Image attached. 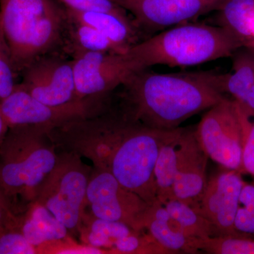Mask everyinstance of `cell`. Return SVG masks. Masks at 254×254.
<instances>
[{
    "mask_svg": "<svg viewBox=\"0 0 254 254\" xmlns=\"http://www.w3.org/2000/svg\"><path fill=\"white\" fill-rule=\"evenodd\" d=\"M184 128L161 130L132 120L120 105H106L60 127L58 148L91 160L94 168L111 173L127 190L149 204L158 200L155 166L167 142Z\"/></svg>",
    "mask_w": 254,
    "mask_h": 254,
    "instance_id": "obj_1",
    "label": "cell"
},
{
    "mask_svg": "<svg viewBox=\"0 0 254 254\" xmlns=\"http://www.w3.org/2000/svg\"><path fill=\"white\" fill-rule=\"evenodd\" d=\"M133 71L120 86V108L150 128L173 130L221 101L224 74L214 71Z\"/></svg>",
    "mask_w": 254,
    "mask_h": 254,
    "instance_id": "obj_2",
    "label": "cell"
},
{
    "mask_svg": "<svg viewBox=\"0 0 254 254\" xmlns=\"http://www.w3.org/2000/svg\"><path fill=\"white\" fill-rule=\"evenodd\" d=\"M243 45L220 26L184 23L158 32L125 53L133 71L154 66L190 67L231 56Z\"/></svg>",
    "mask_w": 254,
    "mask_h": 254,
    "instance_id": "obj_3",
    "label": "cell"
},
{
    "mask_svg": "<svg viewBox=\"0 0 254 254\" xmlns=\"http://www.w3.org/2000/svg\"><path fill=\"white\" fill-rule=\"evenodd\" d=\"M66 28V9L57 0H0V33L16 74L52 54Z\"/></svg>",
    "mask_w": 254,
    "mask_h": 254,
    "instance_id": "obj_4",
    "label": "cell"
},
{
    "mask_svg": "<svg viewBox=\"0 0 254 254\" xmlns=\"http://www.w3.org/2000/svg\"><path fill=\"white\" fill-rule=\"evenodd\" d=\"M48 133L35 127H9L0 143V191L16 216L36 200L58 162Z\"/></svg>",
    "mask_w": 254,
    "mask_h": 254,
    "instance_id": "obj_5",
    "label": "cell"
},
{
    "mask_svg": "<svg viewBox=\"0 0 254 254\" xmlns=\"http://www.w3.org/2000/svg\"><path fill=\"white\" fill-rule=\"evenodd\" d=\"M91 170L80 155L62 150L35 200L48 208L71 233H79Z\"/></svg>",
    "mask_w": 254,
    "mask_h": 254,
    "instance_id": "obj_6",
    "label": "cell"
},
{
    "mask_svg": "<svg viewBox=\"0 0 254 254\" xmlns=\"http://www.w3.org/2000/svg\"><path fill=\"white\" fill-rule=\"evenodd\" d=\"M195 134L213 161L230 170L242 167L244 130L236 101L226 98L202 117Z\"/></svg>",
    "mask_w": 254,
    "mask_h": 254,
    "instance_id": "obj_7",
    "label": "cell"
},
{
    "mask_svg": "<svg viewBox=\"0 0 254 254\" xmlns=\"http://www.w3.org/2000/svg\"><path fill=\"white\" fill-rule=\"evenodd\" d=\"M141 197L127 190L111 173L92 168L86 208L97 218L123 222L136 232L144 230L145 215L150 206Z\"/></svg>",
    "mask_w": 254,
    "mask_h": 254,
    "instance_id": "obj_8",
    "label": "cell"
},
{
    "mask_svg": "<svg viewBox=\"0 0 254 254\" xmlns=\"http://www.w3.org/2000/svg\"><path fill=\"white\" fill-rule=\"evenodd\" d=\"M98 100H79L61 106H51L33 98L16 84L14 91L0 103V113L8 127H35L48 133L74 119L86 116Z\"/></svg>",
    "mask_w": 254,
    "mask_h": 254,
    "instance_id": "obj_9",
    "label": "cell"
},
{
    "mask_svg": "<svg viewBox=\"0 0 254 254\" xmlns=\"http://www.w3.org/2000/svg\"><path fill=\"white\" fill-rule=\"evenodd\" d=\"M73 66L79 100L110 96L134 71L125 53L83 52L73 56Z\"/></svg>",
    "mask_w": 254,
    "mask_h": 254,
    "instance_id": "obj_10",
    "label": "cell"
},
{
    "mask_svg": "<svg viewBox=\"0 0 254 254\" xmlns=\"http://www.w3.org/2000/svg\"><path fill=\"white\" fill-rule=\"evenodd\" d=\"M21 74L22 81L18 84L45 104L61 106L79 101L76 98L73 60L45 55Z\"/></svg>",
    "mask_w": 254,
    "mask_h": 254,
    "instance_id": "obj_11",
    "label": "cell"
},
{
    "mask_svg": "<svg viewBox=\"0 0 254 254\" xmlns=\"http://www.w3.org/2000/svg\"><path fill=\"white\" fill-rule=\"evenodd\" d=\"M226 0H133L129 11L137 27L155 33L219 11Z\"/></svg>",
    "mask_w": 254,
    "mask_h": 254,
    "instance_id": "obj_12",
    "label": "cell"
},
{
    "mask_svg": "<svg viewBox=\"0 0 254 254\" xmlns=\"http://www.w3.org/2000/svg\"><path fill=\"white\" fill-rule=\"evenodd\" d=\"M209 157L197 140L195 130L184 128L179 139L175 198L194 208L206 188V168Z\"/></svg>",
    "mask_w": 254,
    "mask_h": 254,
    "instance_id": "obj_13",
    "label": "cell"
},
{
    "mask_svg": "<svg viewBox=\"0 0 254 254\" xmlns=\"http://www.w3.org/2000/svg\"><path fill=\"white\" fill-rule=\"evenodd\" d=\"M244 183L234 172L218 173L208 181L201 199L195 208L215 227L221 235H231L239 208Z\"/></svg>",
    "mask_w": 254,
    "mask_h": 254,
    "instance_id": "obj_14",
    "label": "cell"
},
{
    "mask_svg": "<svg viewBox=\"0 0 254 254\" xmlns=\"http://www.w3.org/2000/svg\"><path fill=\"white\" fill-rule=\"evenodd\" d=\"M16 228L39 253L43 247L68 238V230L44 205L37 201L31 203L17 216Z\"/></svg>",
    "mask_w": 254,
    "mask_h": 254,
    "instance_id": "obj_15",
    "label": "cell"
},
{
    "mask_svg": "<svg viewBox=\"0 0 254 254\" xmlns=\"http://www.w3.org/2000/svg\"><path fill=\"white\" fill-rule=\"evenodd\" d=\"M143 225L156 242L173 254L198 252L195 247L198 239L189 237L158 200L150 205Z\"/></svg>",
    "mask_w": 254,
    "mask_h": 254,
    "instance_id": "obj_16",
    "label": "cell"
},
{
    "mask_svg": "<svg viewBox=\"0 0 254 254\" xmlns=\"http://www.w3.org/2000/svg\"><path fill=\"white\" fill-rule=\"evenodd\" d=\"M69 20L88 25L101 32L125 53L139 41L140 30L129 16L100 11H78L66 9Z\"/></svg>",
    "mask_w": 254,
    "mask_h": 254,
    "instance_id": "obj_17",
    "label": "cell"
},
{
    "mask_svg": "<svg viewBox=\"0 0 254 254\" xmlns=\"http://www.w3.org/2000/svg\"><path fill=\"white\" fill-rule=\"evenodd\" d=\"M219 15L220 26L234 35L243 45L252 40L250 21L254 12V0H226Z\"/></svg>",
    "mask_w": 254,
    "mask_h": 254,
    "instance_id": "obj_18",
    "label": "cell"
},
{
    "mask_svg": "<svg viewBox=\"0 0 254 254\" xmlns=\"http://www.w3.org/2000/svg\"><path fill=\"white\" fill-rule=\"evenodd\" d=\"M182 131L162 147L155 164L157 198L162 204L175 198L173 187L176 176L177 146Z\"/></svg>",
    "mask_w": 254,
    "mask_h": 254,
    "instance_id": "obj_19",
    "label": "cell"
},
{
    "mask_svg": "<svg viewBox=\"0 0 254 254\" xmlns=\"http://www.w3.org/2000/svg\"><path fill=\"white\" fill-rule=\"evenodd\" d=\"M67 37L69 38L71 46L74 48L75 55L83 52L125 53L101 32L88 25L71 21L68 18L66 38Z\"/></svg>",
    "mask_w": 254,
    "mask_h": 254,
    "instance_id": "obj_20",
    "label": "cell"
},
{
    "mask_svg": "<svg viewBox=\"0 0 254 254\" xmlns=\"http://www.w3.org/2000/svg\"><path fill=\"white\" fill-rule=\"evenodd\" d=\"M254 85V49L247 47L234 56L232 72L224 74L223 89L240 101Z\"/></svg>",
    "mask_w": 254,
    "mask_h": 254,
    "instance_id": "obj_21",
    "label": "cell"
},
{
    "mask_svg": "<svg viewBox=\"0 0 254 254\" xmlns=\"http://www.w3.org/2000/svg\"><path fill=\"white\" fill-rule=\"evenodd\" d=\"M163 205L189 237L205 239L220 236V232L213 224L190 205L176 198L168 200Z\"/></svg>",
    "mask_w": 254,
    "mask_h": 254,
    "instance_id": "obj_22",
    "label": "cell"
},
{
    "mask_svg": "<svg viewBox=\"0 0 254 254\" xmlns=\"http://www.w3.org/2000/svg\"><path fill=\"white\" fill-rule=\"evenodd\" d=\"M197 250L213 254H254V241L228 235L198 239Z\"/></svg>",
    "mask_w": 254,
    "mask_h": 254,
    "instance_id": "obj_23",
    "label": "cell"
},
{
    "mask_svg": "<svg viewBox=\"0 0 254 254\" xmlns=\"http://www.w3.org/2000/svg\"><path fill=\"white\" fill-rule=\"evenodd\" d=\"M135 232L115 241L110 252L114 254H173L148 235Z\"/></svg>",
    "mask_w": 254,
    "mask_h": 254,
    "instance_id": "obj_24",
    "label": "cell"
},
{
    "mask_svg": "<svg viewBox=\"0 0 254 254\" xmlns=\"http://www.w3.org/2000/svg\"><path fill=\"white\" fill-rule=\"evenodd\" d=\"M81 227L109 237L114 243L122 237L128 236L135 232H139L135 231L131 227L123 222L97 218L91 213H87L86 211L82 219Z\"/></svg>",
    "mask_w": 254,
    "mask_h": 254,
    "instance_id": "obj_25",
    "label": "cell"
},
{
    "mask_svg": "<svg viewBox=\"0 0 254 254\" xmlns=\"http://www.w3.org/2000/svg\"><path fill=\"white\" fill-rule=\"evenodd\" d=\"M38 254L36 247L17 228L6 229L0 232V254Z\"/></svg>",
    "mask_w": 254,
    "mask_h": 254,
    "instance_id": "obj_26",
    "label": "cell"
},
{
    "mask_svg": "<svg viewBox=\"0 0 254 254\" xmlns=\"http://www.w3.org/2000/svg\"><path fill=\"white\" fill-rule=\"evenodd\" d=\"M66 9L78 11H100L128 16L126 9L111 0H57Z\"/></svg>",
    "mask_w": 254,
    "mask_h": 254,
    "instance_id": "obj_27",
    "label": "cell"
},
{
    "mask_svg": "<svg viewBox=\"0 0 254 254\" xmlns=\"http://www.w3.org/2000/svg\"><path fill=\"white\" fill-rule=\"evenodd\" d=\"M14 68L10 61L9 54L3 41L0 37V103L7 98L14 91L16 84V76Z\"/></svg>",
    "mask_w": 254,
    "mask_h": 254,
    "instance_id": "obj_28",
    "label": "cell"
},
{
    "mask_svg": "<svg viewBox=\"0 0 254 254\" xmlns=\"http://www.w3.org/2000/svg\"><path fill=\"white\" fill-rule=\"evenodd\" d=\"M241 120L244 130L242 166L246 171L254 175V123H249V116L238 104Z\"/></svg>",
    "mask_w": 254,
    "mask_h": 254,
    "instance_id": "obj_29",
    "label": "cell"
},
{
    "mask_svg": "<svg viewBox=\"0 0 254 254\" xmlns=\"http://www.w3.org/2000/svg\"><path fill=\"white\" fill-rule=\"evenodd\" d=\"M234 226L239 231L254 234V211L247 208H239L234 220Z\"/></svg>",
    "mask_w": 254,
    "mask_h": 254,
    "instance_id": "obj_30",
    "label": "cell"
},
{
    "mask_svg": "<svg viewBox=\"0 0 254 254\" xmlns=\"http://www.w3.org/2000/svg\"><path fill=\"white\" fill-rule=\"evenodd\" d=\"M17 216L11 210L4 197L0 191V232L6 229L16 228Z\"/></svg>",
    "mask_w": 254,
    "mask_h": 254,
    "instance_id": "obj_31",
    "label": "cell"
},
{
    "mask_svg": "<svg viewBox=\"0 0 254 254\" xmlns=\"http://www.w3.org/2000/svg\"><path fill=\"white\" fill-rule=\"evenodd\" d=\"M240 202L245 208L254 211V187L252 185H244L241 190Z\"/></svg>",
    "mask_w": 254,
    "mask_h": 254,
    "instance_id": "obj_32",
    "label": "cell"
},
{
    "mask_svg": "<svg viewBox=\"0 0 254 254\" xmlns=\"http://www.w3.org/2000/svg\"><path fill=\"white\" fill-rule=\"evenodd\" d=\"M237 102L248 116L254 115V85L246 93L242 100Z\"/></svg>",
    "mask_w": 254,
    "mask_h": 254,
    "instance_id": "obj_33",
    "label": "cell"
},
{
    "mask_svg": "<svg viewBox=\"0 0 254 254\" xmlns=\"http://www.w3.org/2000/svg\"><path fill=\"white\" fill-rule=\"evenodd\" d=\"M108 99L105 100L104 101L102 102V103H100V104H98V105H97V106H95L94 109L92 110V111L90 113H91L92 112L94 111V110H98V108H101V107L104 106V105H110V103L109 101H108ZM118 106H119V105H118ZM83 117H84V116H83ZM81 118H82V117H81ZM74 120H75V119H74ZM63 125H61V126H63ZM61 126H60V127H61ZM60 127H57V128H54V129L51 130V131H50L49 132V133H48V136H49L50 139L52 140V141H53V143H54V144L55 145V146H56V148H58V145H56V143H55V131H56V130L58 129V128H59Z\"/></svg>",
    "mask_w": 254,
    "mask_h": 254,
    "instance_id": "obj_34",
    "label": "cell"
},
{
    "mask_svg": "<svg viewBox=\"0 0 254 254\" xmlns=\"http://www.w3.org/2000/svg\"><path fill=\"white\" fill-rule=\"evenodd\" d=\"M8 128L9 127L5 123L4 118H3L2 115L0 113V143H1L3 138H4L5 134H6V131H7Z\"/></svg>",
    "mask_w": 254,
    "mask_h": 254,
    "instance_id": "obj_35",
    "label": "cell"
},
{
    "mask_svg": "<svg viewBox=\"0 0 254 254\" xmlns=\"http://www.w3.org/2000/svg\"><path fill=\"white\" fill-rule=\"evenodd\" d=\"M111 1L116 3L117 4L120 5V6L127 11V8L128 7L133 0H111Z\"/></svg>",
    "mask_w": 254,
    "mask_h": 254,
    "instance_id": "obj_36",
    "label": "cell"
},
{
    "mask_svg": "<svg viewBox=\"0 0 254 254\" xmlns=\"http://www.w3.org/2000/svg\"><path fill=\"white\" fill-rule=\"evenodd\" d=\"M250 29L251 32H252V40L250 44L246 47L253 48H254V12L250 21Z\"/></svg>",
    "mask_w": 254,
    "mask_h": 254,
    "instance_id": "obj_37",
    "label": "cell"
},
{
    "mask_svg": "<svg viewBox=\"0 0 254 254\" xmlns=\"http://www.w3.org/2000/svg\"><path fill=\"white\" fill-rule=\"evenodd\" d=\"M1 33H0V37H1Z\"/></svg>",
    "mask_w": 254,
    "mask_h": 254,
    "instance_id": "obj_38",
    "label": "cell"
}]
</instances>
